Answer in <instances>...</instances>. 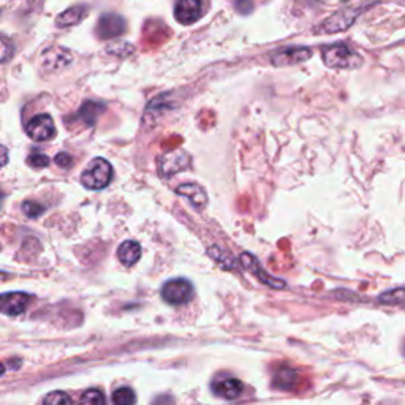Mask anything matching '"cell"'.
I'll use <instances>...</instances> for the list:
<instances>
[{"label": "cell", "instance_id": "6da1fadb", "mask_svg": "<svg viewBox=\"0 0 405 405\" xmlns=\"http://www.w3.org/2000/svg\"><path fill=\"white\" fill-rule=\"evenodd\" d=\"M321 57L330 68L351 70L363 66V57L345 44H334V46L325 48Z\"/></svg>", "mask_w": 405, "mask_h": 405}, {"label": "cell", "instance_id": "7a4b0ae2", "mask_svg": "<svg viewBox=\"0 0 405 405\" xmlns=\"http://www.w3.org/2000/svg\"><path fill=\"white\" fill-rule=\"evenodd\" d=\"M113 179V166L105 158H94L82 173V185L91 190L105 189Z\"/></svg>", "mask_w": 405, "mask_h": 405}, {"label": "cell", "instance_id": "3957f363", "mask_svg": "<svg viewBox=\"0 0 405 405\" xmlns=\"http://www.w3.org/2000/svg\"><path fill=\"white\" fill-rule=\"evenodd\" d=\"M194 297V285L185 279H173L162 288V298L171 306L187 304Z\"/></svg>", "mask_w": 405, "mask_h": 405}, {"label": "cell", "instance_id": "277c9868", "mask_svg": "<svg viewBox=\"0 0 405 405\" xmlns=\"http://www.w3.org/2000/svg\"><path fill=\"white\" fill-rule=\"evenodd\" d=\"M361 8H345L337 11L336 15L328 18L326 21L320 25L318 30L321 34H337V32H344L355 23V19L361 15Z\"/></svg>", "mask_w": 405, "mask_h": 405}, {"label": "cell", "instance_id": "5b68a950", "mask_svg": "<svg viewBox=\"0 0 405 405\" xmlns=\"http://www.w3.org/2000/svg\"><path fill=\"white\" fill-rule=\"evenodd\" d=\"M127 29V23L125 19L114 15V13H106V15L100 16L99 23H97V37L101 38V40H109V38L119 37L125 32Z\"/></svg>", "mask_w": 405, "mask_h": 405}, {"label": "cell", "instance_id": "8992f818", "mask_svg": "<svg viewBox=\"0 0 405 405\" xmlns=\"http://www.w3.org/2000/svg\"><path fill=\"white\" fill-rule=\"evenodd\" d=\"M25 133L35 141H48L56 135L54 122L48 114L35 116V118L30 119L29 124L25 125Z\"/></svg>", "mask_w": 405, "mask_h": 405}, {"label": "cell", "instance_id": "52a82bcc", "mask_svg": "<svg viewBox=\"0 0 405 405\" xmlns=\"http://www.w3.org/2000/svg\"><path fill=\"white\" fill-rule=\"evenodd\" d=\"M189 165H190V157L181 151L163 154V156L158 158V171L160 175L165 177L173 176L179 171L189 168Z\"/></svg>", "mask_w": 405, "mask_h": 405}, {"label": "cell", "instance_id": "ba28073f", "mask_svg": "<svg viewBox=\"0 0 405 405\" xmlns=\"http://www.w3.org/2000/svg\"><path fill=\"white\" fill-rule=\"evenodd\" d=\"M204 15L201 0H179L176 4L175 18L184 25L194 24Z\"/></svg>", "mask_w": 405, "mask_h": 405}, {"label": "cell", "instance_id": "9c48e42d", "mask_svg": "<svg viewBox=\"0 0 405 405\" xmlns=\"http://www.w3.org/2000/svg\"><path fill=\"white\" fill-rule=\"evenodd\" d=\"M312 57V51L309 48H287L279 53L273 54L271 62L275 67H288L297 66V63L306 62Z\"/></svg>", "mask_w": 405, "mask_h": 405}, {"label": "cell", "instance_id": "30bf717a", "mask_svg": "<svg viewBox=\"0 0 405 405\" xmlns=\"http://www.w3.org/2000/svg\"><path fill=\"white\" fill-rule=\"evenodd\" d=\"M30 297L25 293H5L0 294V312L10 317H18L29 306Z\"/></svg>", "mask_w": 405, "mask_h": 405}, {"label": "cell", "instance_id": "8fae6325", "mask_svg": "<svg viewBox=\"0 0 405 405\" xmlns=\"http://www.w3.org/2000/svg\"><path fill=\"white\" fill-rule=\"evenodd\" d=\"M211 388H212V393H214L217 397H222V399H227V401H233L236 399V397L241 396L244 385L241 383V380H237V378L235 377H220L212 382Z\"/></svg>", "mask_w": 405, "mask_h": 405}, {"label": "cell", "instance_id": "7c38bea8", "mask_svg": "<svg viewBox=\"0 0 405 405\" xmlns=\"http://www.w3.org/2000/svg\"><path fill=\"white\" fill-rule=\"evenodd\" d=\"M176 192H177V195L187 198L195 209H204L206 204H208V195H206V192L201 185L194 184V182L182 184V185H179Z\"/></svg>", "mask_w": 405, "mask_h": 405}, {"label": "cell", "instance_id": "4fadbf2b", "mask_svg": "<svg viewBox=\"0 0 405 405\" xmlns=\"http://www.w3.org/2000/svg\"><path fill=\"white\" fill-rule=\"evenodd\" d=\"M241 261H242L244 268L249 269V271L252 274H255L256 278L263 282V284H266L268 287H273V288H284L285 287V282L275 280L274 278H271V275H268L265 271H263L258 265V261H256L250 254H244L241 256Z\"/></svg>", "mask_w": 405, "mask_h": 405}, {"label": "cell", "instance_id": "5bb4252c", "mask_svg": "<svg viewBox=\"0 0 405 405\" xmlns=\"http://www.w3.org/2000/svg\"><path fill=\"white\" fill-rule=\"evenodd\" d=\"M86 15H87V8L85 5L72 6V8L66 10L57 16L56 25L57 27H73V25L80 24Z\"/></svg>", "mask_w": 405, "mask_h": 405}, {"label": "cell", "instance_id": "9a60e30c", "mask_svg": "<svg viewBox=\"0 0 405 405\" xmlns=\"http://www.w3.org/2000/svg\"><path fill=\"white\" fill-rule=\"evenodd\" d=\"M141 256V246L137 241H125L122 242L118 249V258L122 265L133 266Z\"/></svg>", "mask_w": 405, "mask_h": 405}, {"label": "cell", "instance_id": "2e32d148", "mask_svg": "<svg viewBox=\"0 0 405 405\" xmlns=\"http://www.w3.org/2000/svg\"><path fill=\"white\" fill-rule=\"evenodd\" d=\"M70 61H72V56H70L67 49L62 48L49 49L48 53H44L43 56V66L51 70L66 67Z\"/></svg>", "mask_w": 405, "mask_h": 405}, {"label": "cell", "instance_id": "e0dca14e", "mask_svg": "<svg viewBox=\"0 0 405 405\" xmlns=\"http://www.w3.org/2000/svg\"><path fill=\"white\" fill-rule=\"evenodd\" d=\"M103 109H105V106L100 105V103L86 101L85 105L81 106L80 113L76 114V118H78L80 120H85V125H92L95 119L99 118V114H101Z\"/></svg>", "mask_w": 405, "mask_h": 405}, {"label": "cell", "instance_id": "ac0fdd59", "mask_svg": "<svg viewBox=\"0 0 405 405\" xmlns=\"http://www.w3.org/2000/svg\"><path fill=\"white\" fill-rule=\"evenodd\" d=\"M380 303L388 306H399L405 304V288H396V290H390L383 293L380 297Z\"/></svg>", "mask_w": 405, "mask_h": 405}, {"label": "cell", "instance_id": "d6986e66", "mask_svg": "<svg viewBox=\"0 0 405 405\" xmlns=\"http://www.w3.org/2000/svg\"><path fill=\"white\" fill-rule=\"evenodd\" d=\"M113 402L119 405H130L137 402V396L130 388H119L113 394Z\"/></svg>", "mask_w": 405, "mask_h": 405}, {"label": "cell", "instance_id": "ffe728a7", "mask_svg": "<svg viewBox=\"0 0 405 405\" xmlns=\"http://www.w3.org/2000/svg\"><path fill=\"white\" fill-rule=\"evenodd\" d=\"M27 162H29V165L32 166V168H46L51 160H49L48 156H44L43 152L34 151V152H32L30 156H29Z\"/></svg>", "mask_w": 405, "mask_h": 405}, {"label": "cell", "instance_id": "44dd1931", "mask_svg": "<svg viewBox=\"0 0 405 405\" xmlns=\"http://www.w3.org/2000/svg\"><path fill=\"white\" fill-rule=\"evenodd\" d=\"M81 402L82 404H101V402H105V396H103L100 390L94 388V390L86 391V393L81 396Z\"/></svg>", "mask_w": 405, "mask_h": 405}, {"label": "cell", "instance_id": "7402d4cb", "mask_svg": "<svg viewBox=\"0 0 405 405\" xmlns=\"http://www.w3.org/2000/svg\"><path fill=\"white\" fill-rule=\"evenodd\" d=\"M13 56V43L8 38L0 35V63L6 62Z\"/></svg>", "mask_w": 405, "mask_h": 405}, {"label": "cell", "instance_id": "603a6c76", "mask_svg": "<svg viewBox=\"0 0 405 405\" xmlns=\"http://www.w3.org/2000/svg\"><path fill=\"white\" fill-rule=\"evenodd\" d=\"M23 211H24V214L27 216L29 218H37L38 216L42 214V212L44 211L43 206H40L38 203H34V201H25L23 204Z\"/></svg>", "mask_w": 405, "mask_h": 405}, {"label": "cell", "instance_id": "cb8c5ba5", "mask_svg": "<svg viewBox=\"0 0 405 405\" xmlns=\"http://www.w3.org/2000/svg\"><path fill=\"white\" fill-rule=\"evenodd\" d=\"M44 404H70L72 402V397L67 396L66 393H61V391H57V393H51L49 396L44 397Z\"/></svg>", "mask_w": 405, "mask_h": 405}, {"label": "cell", "instance_id": "d4e9b609", "mask_svg": "<svg viewBox=\"0 0 405 405\" xmlns=\"http://www.w3.org/2000/svg\"><path fill=\"white\" fill-rule=\"evenodd\" d=\"M108 51H109V53H113V54L125 56V54H130L132 51H133V48L128 43H119V44H114V46H109Z\"/></svg>", "mask_w": 405, "mask_h": 405}, {"label": "cell", "instance_id": "484cf974", "mask_svg": "<svg viewBox=\"0 0 405 405\" xmlns=\"http://www.w3.org/2000/svg\"><path fill=\"white\" fill-rule=\"evenodd\" d=\"M56 163L59 165L61 168L68 170L70 166L73 165V160H72V157L68 156L67 152H61V154H57V157H56Z\"/></svg>", "mask_w": 405, "mask_h": 405}, {"label": "cell", "instance_id": "4316f807", "mask_svg": "<svg viewBox=\"0 0 405 405\" xmlns=\"http://www.w3.org/2000/svg\"><path fill=\"white\" fill-rule=\"evenodd\" d=\"M254 0H236V10L242 13V15H247V13L252 11Z\"/></svg>", "mask_w": 405, "mask_h": 405}, {"label": "cell", "instance_id": "83f0119b", "mask_svg": "<svg viewBox=\"0 0 405 405\" xmlns=\"http://www.w3.org/2000/svg\"><path fill=\"white\" fill-rule=\"evenodd\" d=\"M6 163H8V151L6 147L0 146V168H4Z\"/></svg>", "mask_w": 405, "mask_h": 405}, {"label": "cell", "instance_id": "f1b7e54d", "mask_svg": "<svg viewBox=\"0 0 405 405\" xmlns=\"http://www.w3.org/2000/svg\"><path fill=\"white\" fill-rule=\"evenodd\" d=\"M4 372H5V366H4L2 363H0V375H2Z\"/></svg>", "mask_w": 405, "mask_h": 405}, {"label": "cell", "instance_id": "f546056e", "mask_svg": "<svg viewBox=\"0 0 405 405\" xmlns=\"http://www.w3.org/2000/svg\"><path fill=\"white\" fill-rule=\"evenodd\" d=\"M0 209H2V194H0Z\"/></svg>", "mask_w": 405, "mask_h": 405}, {"label": "cell", "instance_id": "4dcf8cb0", "mask_svg": "<svg viewBox=\"0 0 405 405\" xmlns=\"http://www.w3.org/2000/svg\"><path fill=\"white\" fill-rule=\"evenodd\" d=\"M0 278H5V274H2V273H0Z\"/></svg>", "mask_w": 405, "mask_h": 405}]
</instances>
